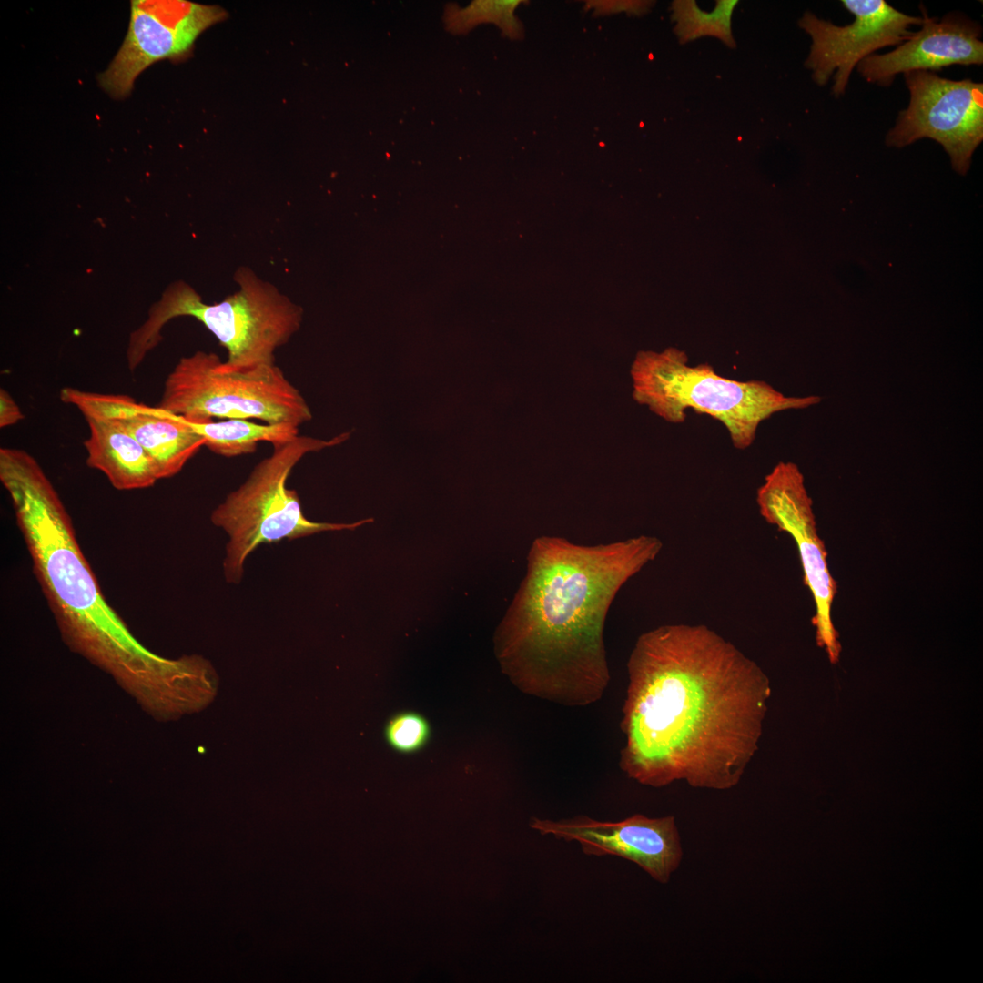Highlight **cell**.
Masks as SVG:
<instances>
[{
    "mask_svg": "<svg viewBox=\"0 0 983 983\" xmlns=\"http://www.w3.org/2000/svg\"><path fill=\"white\" fill-rule=\"evenodd\" d=\"M0 481L64 642L109 674L143 709L158 705L176 684L179 660L145 647L106 602L59 494L30 453L1 448Z\"/></svg>",
    "mask_w": 983,
    "mask_h": 983,
    "instance_id": "obj_3",
    "label": "cell"
},
{
    "mask_svg": "<svg viewBox=\"0 0 983 983\" xmlns=\"http://www.w3.org/2000/svg\"><path fill=\"white\" fill-rule=\"evenodd\" d=\"M736 0H717L711 11L700 9L694 0H675L671 4L674 32L682 44L703 36H714L730 48L736 43L732 32V15Z\"/></svg>",
    "mask_w": 983,
    "mask_h": 983,
    "instance_id": "obj_17",
    "label": "cell"
},
{
    "mask_svg": "<svg viewBox=\"0 0 983 983\" xmlns=\"http://www.w3.org/2000/svg\"><path fill=\"white\" fill-rule=\"evenodd\" d=\"M25 418L21 409L5 389H0V428L14 425Z\"/></svg>",
    "mask_w": 983,
    "mask_h": 983,
    "instance_id": "obj_21",
    "label": "cell"
},
{
    "mask_svg": "<svg viewBox=\"0 0 983 983\" xmlns=\"http://www.w3.org/2000/svg\"><path fill=\"white\" fill-rule=\"evenodd\" d=\"M921 28L891 52L872 54L857 65L867 82L889 86L899 73L933 72L952 65H982L981 26L958 13L939 21L923 11Z\"/></svg>",
    "mask_w": 983,
    "mask_h": 983,
    "instance_id": "obj_14",
    "label": "cell"
},
{
    "mask_svg": "<svg viewBox=\"0 0 983 983\" xmlns=\"http://www.w3.org/2000/svg\"><path fill=\"white\" fill-rule=\"evenodd\" d=\"M234 279L239 289L221 302L207 304L183 281L172 283L131 333L127 360L135 371L161 340L160 331L172 319L189 316L200 321L228 351L218 364L225 372H248L275 364L276 350L299 329L303 310L252 269L239 267Z\"/></svg>",
    "mask_w": 983,
    "mask_h": 983,
    "instance_id": "obj_4",
    "label": "cell"
},
{
    "mask_svg": "<svg viewBox=\"0 0 983 983\" xmlns=\"http://www.w3.org/2000/svg\"><path fill=\"white\" fill-rule=\"evenodd\" d=\"M225 11L182 0H133L126 37L112 62L98 76L114 98H125L137 76L162 59L186 56L198 35L221 21Z\"/></svg>",
    "mask_w": 983,
    "mask_h": 983,
    "instance_id": "obj_10",
    "label": "cell"
},
{
    "mask_svg": "<svg viewBox=\"0 0 983 983\" xmlns=\"http://www.w3.org/2000/svg\"><path fill=\"white\" fill-rule=\"evenodd\" d=\"M651 1H589L587 5L594 8L597 15L626 12L640 15L648 12L654 5Z\"/></svg>",
    "mask_w": 983,
    "mask_h": 983,
    "instance_id": "obj_20",
    "label": "cell"
},
{
    "mask_svg": "<svg viewBox=\"0 0 983 983\" xmlns=\"http://www.w3.org/2000/svg\"><path fill=\"white\" fill-rule=\"evenodd\" d=\"M86 421L89 430L84 441L86 464L103 472L115 489H145L159 480L152 459L128 432L106 421Z\"/></svg>",
    "mask_w": 983,
    "mask_h": 983,
    "instance_id": "obj_15",
    "label": "cell"
},
{
    "mask_svg": "<svg viewBox=\"0 0 983 983\" xmlns=\"http://www.w3.org/2000/svg\"><path fill=\"white\" fill-rule=\"evenodd\" d=\"M348 437L349 433H344L324 441L298 435L291 441L272 444V453L257 464L247 481L214 509L213 524L228 536L223 562L228 583H239L247 558L262 543L298 539L324 531L354 530L372 522L370 518L352 523L309 521L302 512L297 492L287 487L289 475L306 454L339 444Z\"/></svg>",
    "mask_w": 983,
    "mask_h": 983,
    "instance_id": "obj_6",
    "label": "cell"
},
{
    "mask_svg": "<svg viewBox=\"0 0 983 983\" xmlns=\"http://www.w3.org/2000/svg\"><path fill=\"white\" fill-rule=\"evenodd\" d=\"M662 548L646 534L595 545L535 538L494 634L502 673L536 698L572 707L599 701L611 678L603 639L609 608Z\"/></svg>",
    "mask_w": 983,
    "mask_h": 983,
    "instance_id": "obj_2",
    "label": "cell"
},
{
    "mask_svg": "<svg viewBox=\"0 0 983 983\" xmlns=\"http://www.w3.org/2000/svg\"><path fill=\"white\" fill-rule=\"evenodd\" d=\"M842 5L854 15V21L836 25L804 13L798 25L812 39L805 66L812 70V78L826 85L833 76L832 93L844 94L856 66L875 51L901 45L911 37L910 27L922 25V16L906 15L884 0H843Z\"/></svg>",
    "mask_w": 983,
    "mask_h": 983,
    "instance_id": "obj_11",
    "label": "cell"
},
{
    "mask_svg": "<svg viewBox=\"0 0 983 983\" xmlns=\"http://www.w3.org/2000/svg\"><path fill=\"white\" fill-rule=\"evenodd\" d=\"M531 828L565 841H576L589 856L612 855L643 868L660 883H667L683 856L674 816L650 818L636 814L618 822H602L579 816L553 821L531 818Z\"/></svg>",
    "mask_w": 983,
    "mask_h": 983,
    "instance_id": "obj_12",
    "label": "cell"
},
{
    "mask_svg": "<svg viewBox=\"0 0 983 983\" xmlns=\"http://www.w3.org/2000/svg\"><path fill=\"white\" fill-rule=\"evenodd\" d=\"M633 397L672 423H682L693 410L720 421L734 447L745 450L755 439L761 422L773 414L806 409L820 397H788L764 380H736L702 363L691 366L675 348L663 352L640 351L631 368Z\"/></svg>",
    "mask_w": 983,
    "mask_h": 983,
    "instance_id": "obj_5",
    "label": "cell"
},
{
    "mask_svg": "<svg viewBox=\"0 0 983 983\" xmlns=\"http://www.w3.org/2000/svg\"><path fill=\"white\" fill-rule=\"evenodd\" d=\"M522 1H474L464 9L447 11L446 23L453 32H465L479 23H495L511 38L522 35L523 27L513 15Z\"/></svg>",
    "mask_w": 983,
    "mask_h": 983,
    "instance_id": "obj_18",
    "label": "cell"
},
{
    "mask_svg": "<svg viewBox=\"0 0 983 983\" xmlns=\"http://www.w3.org/2000/svg\"><path fill=\"white\" fill-rule=\"evenodd\" d=\"M219 362L217 354L200 350L181 358L165 380L157 406L189 421L257 419L299 427L311 420L305 399L276 364L225 372Z\"/></svg>",
    "mask_w": 983,
    "mask_h": 983,
    "instance_id": "obj_7",
    "label": "cell"
},
{
    "mask_svg": "<svg viewBox=\"0 0 983 983\" xmlns=\"http://www.w3.org/2000/svg\"><path fill=\"white\" fill-rule=\"evenodd\" d=\"M431 725L421 714L403 711L393 714L386 723L384 737L387 744L400 754L421 751L431 737Z\"/></svg>",
    "mask_w": 983,
    "mask_h": 983,
    "instance_id": "obj_19",
    "label": "cell"
},
{
    "mask_svg": "<svg viewBox=\"0 0 983 983\" xmlns=\"http://www.w3.org/2000/svg\"><path fill=\"white\" fill-rule=\"evenodd\" d=\"M620 767L653 787L736 785L758 749L771 694L761 667L704 624L642 633L627 662Z\"/></svg>",
    "mask_w": 983,
    "mask_h": 983,
    "instance_id": "obj_1",
    "label": "cell"
},
{
    "mask_svg": "<svg viewBox=\"0 0 983 983\" xmlns=\"http://www.w3.org/2000/svg\"><path fill=\"white\" fill-rule=\"evenodd\" d=\"M910 93L907 109L886 136L889 147H903L928 137L948 154L953 169L965 176L983 139V84L950 80L931 71L904 74Z\"/></svg>",
    "mask_w": 983,
    "mask_h": 983,
    "instance_id": "obj_8",
    "label": "cell"
},
{
    "mask_svg": "<svg viewBox=\"0 0 983 983\" xmlns=\"http://www.w3.org/2000/svg\"><path fill=\"white\" fill-rule=\"evenodd\" d=\"M60 400L76 408L85 419L106 421L128 432L152 459L159 480L177 474L205 446L206 439L183 417L126 394L64 387Z\"/></svg>",
    "mask_w": 983,
    "mask_h": 983,
    "instance_id": "obj_13",
    "label": "cell"
},
{
    "mask_svg": "<svg viewBox=\"0 0 983 983\" xmlns=\"http://www.w3.org/2000/svg\"><path fill=\"white\" fill-rule=\"evenodd\" d=\"M756 503L767 523L788 533L795 541L804 583L815 603L812 624L816 628V644L825 649L831 664H836L841 644L831 617L836 583L829 571L827 552L817 532L813 501L798 466L791 461L778 462L758 487Z\"/></svg>",
    "mask_w": 983,
    "mask_h": 983,
    "instance_id": "obj_9",
    "label": "cell"
},
{
    "mask_svg": "<svg viewBox=\"0 0 983 983\" xmlns=\"http://www.w3.org/2000/svg\"><path fill=\"white\" fill-rule=\"evenodd\" d=\"M187 421L206 439L207 448L225 457L252 453L259 441L274 444L291 441L299 435V427L290 423L258 424L246 419Z\"/></svg>",
    "mask_w": 983,
    "mask_h": 983,
    "instance_id": "obj_16",
    "label": "cell"
}]
</instances>
